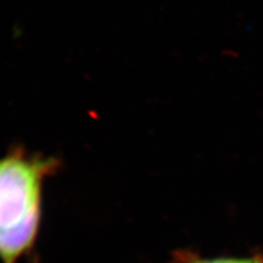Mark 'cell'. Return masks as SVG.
Listing matches in <instances>:
<instances>
[{
  "label": "cell",
  "mask_w": 263,
  "mask_h": 263,
  "mask_svg": "<svg viewBox=\"0 0 263 263\" xmlns=\"http://www.w3.org/2000/svg\"><path fill=\"white\" fill-rule=\"evenodd\" d=\"M239 263H258V262H254V261H248V260H243V261H240V260H239Z\"/></svg>",
  "instance_id": "3957f363"
},
{
  "label": "cell",
  "mask_w": 263,
  "mask_h": 263,
  "mask_svg": "<svg viewBox=\"0 0 263 263\" xmlns=\"http://www.w3.org/2000/svg\"><path fill=\"white\" fill-rule=\"evenodd\" d=\"M54 156L11 147L0 157V263L33 256L43 217L45 182L61 170Z\"/></svg>",
  "instance_id": "6da1fadb"
},
{
  "label": "cell",
  "mask_w": 263,
  "mask_h": 263,
  "mask_svg": "<svg viewBox=\"0 0 263 263\" xmlns=\"http://www.w3.org/2000/svg\"><path fill=\"white\" fill-rule=\"evenodd\" d=\"M175 263H239V260L232 259H201L191 253H178L175 258Z\"/></svg>",
  "instance_id": "7a4b0ae2"
}]
</instances>
